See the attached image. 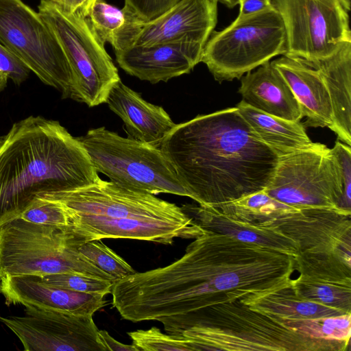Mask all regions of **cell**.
Listing matches in <instances>:
<instances>
[{
    "mask_svg": "<svg viewBox=\"0 0 351 351\" xmlns=\"http://www.w3.org/2000/svg\"><path fill=\"white\" fill-rule=\"evenodd\" d=\"M294 271L290 255L206 230L171 264L115 280L112 304L124 319L182 334L204 309L287 286Z\"/></svg>",
    "mask_w": 351,
    "mask_h": 351,
    "instance_id": "6da1fadb",
    "label": "cell"
},
{
    "mask_svg": "<svg viewBox=\"0 0 351 351\" xmlns=\"http://www.w3.org/2000/svg\"><path fill=\"white\" fill-rule=\"evenodd\" d=\"M159 147L190 198L208 206L263 191L279 159L236 107L176 124Z\"/></svg>",
    "mask_w": 351,
    "mask_h": 351,
    "instance_id": "7a4b0ae2",
    "label": "cell"
},
{
    "mask_svg": "<svg viewBox=\"0 0 351 351\" xmlns=\"http://www.w3.org/2000/svg\"><path fill=\"white\" fill-rule=\"evenodd\" d=\"M99 178L81 141L59 121L30 116L16 122L0 143V226L36 199L86 187Z\"/></svg>",
    "mask_w": 351,
    "mask_h": 351,
    "instance_id": "3957f363",
    "label": "cell"
},
{
    "mask_svg": "<svg viewBox=\"0 0 351 351\" xmlns=\"http://www.w3.org/2000/svg\"><path fill=\"white\" fill-rule=\"evenodd\" d=\"M182 335L195 351H345V341L305 337L283 319L252 309L239 300L193 315Z\"/></svg>",
    "mask_w": 351,
    "mask_h": 351,
    "instance_id": "277c9868",
    "label": "cell"
},
{
    "mask_svg": "<svg viewBox=\"0 0 351 351\" xmlns=\"http://www.w3.org/2000/svg\"><path fill=\"white\" fill-rule=\"evenodd\" d=\"M75 273L114 280L88 260L74 245L66 227L21 218L0 226V278Z\"/></svg>",
    "mask_w": 351,
    "mask_h": 351,
    "instance_id": "5b68a950",
    "label": "cell"
},
{
    "mask_svg": "<svg viewBox=\"0 0 351 351\" xmlns=\"http://www.w3.org/2000/svg\"><path fill=\"white\" fill-rule=\"evenodd\" d=\"M98 173L123 187L153 195L169 193L190 197L159 147L123 137L105 127L77 137Z\"/></svg>",
    "mask_w": 351,
    "mask_h": 351,
    "instance_id": "8992f818",
    "label": "cell"
},
{
    "mask_svg": "<svg viewBox=\"0 0 351 351\" xmlns=\"http://www.w3.org/2000/svg\"><path fill=\"white\" fill-rule=\"evenodd\" d=\"M287 53V35L281 16L271 7L237 18L221 31H213L202 53L204 62L221 82L245 73Z\"/></svg>",
    "mask_w": 351,
    "mask_h": 351,
    "instance_id": "52a82bcc",
    "label": "cell"
},
{
    "mask_svg": "<svg viewBox=\"0 0 351 351\" xmlns=\"http://www.w3.org/2000/svg\"><path fill=\"white\" fill-rule=\"evenodd\" d=\"M38 11L58 38L71 67V99L89 107L106 103L120 77L88 18L64 12L49 0H40Z\"/></svg>",
    "mask_w": 351,
    "mask_h": 351,
    "instance_id": "ba28073f",
    "label": "cell"
},
{
    "mask_svg": "<svg viewBox=\"0 0 351 351\" xmlns=\"http://www.w3.org/2000/svg\"><path fill=\"white\" fill-rule=\"evenodd\" d=\"M0 43L62 99H71L73 75L65 53L39 14L22 0H0Z\"/></svg>",
    "mask_w": 351,
    "mask_h": 351,
    "instance_id": "9c48e42d",
    "label": "cell"
},
{
    "mask_svg": "<svg viewBox=\"0 0 351 351\" xmlns=\"http://www.w3.org/2000/svg\"><path fill=\"white\" fill-rule=\"evenodd\" d=\"M287 35L285 56L326 58L351 43V0H271Z\"/></svg>",
    "mask_w": 351,
    "mask_h": 351,
    "instance_id": "30bf717a",
    "label": "cell"
},
{
    "mask_svg": "<svg viewBox=\"0 0 351 351\" xmlns=\"http://www.w3.org/2000/svg\"><path fill=\"white\" fill-rule=\"evenodd\" d=\"M329 151L325 145L315 143L311 147L279 156L272 180L263 191L274 199L299 208L344 211L339 208Z\"/></svg>",
    "mask_w": 351,
    "mask_h": 351,
    "instance_id": "8fae6325",
    "label": "cell"
},
{
    "mask_svg": "<svg viewBox=\"0 0 351 351\" xmlns=\"http://www.w3.org/2000/svg\"><path fill=\"white\" fill-rule=\"evenodd\" d=\"M21 316L0 315V322L26 351H107L93 315L25 306Z\"/></svg>",
    "mask_w": 351,
    "mask_h": 351,
    "instance_id": "7c38bea8",
    "label": "cell"
},
{
    "mask_svg": "<svg viewBox=\"0 0 351 351\" xmlns=\"http://www.w3.org/2000/svg\"><path fill=\"white\" fill-rule=\"evenodd\" d=\"M43 199L58 202L67 214L110 218H161L189 221L173 203L155 195L129 189L100 178L93 184L73 191L47 196Z\"/></svg>",
    "mask_w": 351,
    "mask_h": 351,
    "instance_id": "4fadbf2b",
    "label": "cell"
},
{
    "mask_svg": "<svg viewBox=\"0 0 351 351\" xmlns=\"http://www.w3.org/2000/svg\"><path fill=\"white\" fill-rule=\"evenodd\" d=\"M68 226L77 247L103 239H129L172 244L177 238L195 239L206 230L193 221L161 218H110L68 214Z\"/></svg>",
    "mask_w": 351,
    "mask_h": 351,
    "instance_id": "5bb4252c",
    "label": "cell"
},
{
    "mask_svg": "<svg viewBox=\"0 0 351 351\" xmlns=\"http://www.w3.org/2000/svg\"><path fill=\"white\" fill-rule=\"evenodd\" d=\"M295 258L300 275L291 280L299 296L351 313V262L338 253L300 252Z\"/></svg>",
    "mask_w": 351,
    "mask_h": 351,
    "instance_id": "9a60e30c",
    "label": "cell"
},
{
    "mask_svg": "<svg viewBox=\"0 0 351 351\" xmlns=\"http://www.w3.org/2000/svg\"><path fill=\"white\" fill-rule=\"evenodd\" d=\"M217 0H180L143 23L133 45L192 43L206 45L217 22Z\"/></svg>",
    "mask_w": 351,
    "mask_h": 351,
    "instance_id": "2e32d148",
    "label": "cell"
},
{
    "mask_svg": "<svg viewBox=\"0 0 351 351\" xmlns=\"http://www.w3.org/2000/svg\"><path fill=\"white\" fill-rule=\"evenodd\" d=\"M204 45L192 43L132 45L114 51L119 66L152 84L189 73L201 62Z\"/></svg>",
    "mask_w": 351,
    "mask_h": 351,
    "instance_id": "e0dca14e",
    "label": "cell"
},
{
    "mask_svg": "<svg viewBox=\"0 0 351 351\" xmlns=\"http://www.w3.org/2000/svg\"><path fill=\"white\" fill-rule=\"evenodd\" d=\"M5 303L31 306L75 315H93L106 304L104 295L73 291L43 282L35 275L3 277Z\"/></svg>",
    "mask_w": 351,
    "mask_h": 351,
    "instance_id": "ac0fdd59",
    "label": "cell"
},
{
    "mask_svg": "<svg viewBox=\"0 0 351 351\" xmlns=\"http://www.w3.org/2000/svg\"><path fill=\"white\" fill-rule=\"evenodd\" d=\"M289 84L303 117L304 127H328L333 123L331 101L319 70L308 60L282 56L271 62Z\"/></svg>",
    "mask_w": 351,
    "mask_h": 351,
    "instance_id": "d6986e66",
    "label": "cell"
},
{
    "mask_svg": "<svg viewBox=\"0 0 351 351\" xmlns=\"http://www.w3.org/2000/svg\"><path fill=\"white\" fill-rule=\"evenodd\" d=\"M106 103L118 115L129 137L157 147L176 124L161 106L152 104L121 80L111 88Z\"/></svg>",
    "mask_w": 351,
    "mask_h": 351,
    "instance_id": "ffe728a7",
    "label": "cell"
},
{
    "mask_svg": "<svg viewBox=\"0 0 351 351\" xmlns=\"http://www.w3.org/2000/svg\"><path fill=\"white\" fill-rule=\"evenodd\" d=\"M183 212L204 230L223 234L244 243L267 247L295 258L300 244L274 227L243 221L225 215L213 206L184 204Z\"/></svg>",
    "mask_w": 351,
    "mask_h": 351,
    "instance_id": "44dd1931",
    "label": "cell"
},
{
    "mask_svg": "<svg viewBox=\"0 0 351 351\" xmlns=\"http://www.w3.org/2000/svg\"><path fill=\"white\" fill-rule=\"evenodd\" d=\"M239 93L248 106L284 119L300 121V105L279 71L268 62L241 77Z\"/></svg>",
    "mask_w": 351,
    "mask_h": 351,
    "instance_id": "7402d4cb",
    "label": "cell"
},
{
    "mask_svg": "<svg viewBox=\"0 0 351 351\" xmlns=\"http://www.w3.org/2000/svg\"><path fill=\"white\" fill-rule=\"evenodd\" d=\"M319 70L331 101L333 123L330 128L339 140L351 145V43L333 55L310 60Z\"/></svg>",
    "mask_w": 351,
    "mask_h": 351,
    "instance_id": "603a6c76",
    "label": "cell"
},
{
    "mask_svg": "<svg viewBox=\"0 0 351 351\" xmlns=\"http://www.w3.org/2000/svg\"><path fill=\"white\" fill-rule=\"evenodd\" d=\"M236 108L255 135L279 156L311 147L315 144L311 141L305 127L300 121L268 114L242 100Z\"/></svg>",
    "mask_w": 351,
    "mask_h": 351,
    "instance_id": "cb8c5ba5",
    "label": "cell"
},
{
    "mask_svg": "<svg viewBox=\"0 0 351 351\" xmlns=\"http://www.w3.org/2000/svg\"><path fill=\"white\" fill-rule=\"evenodd\" d=\"M239 300L253 310L283 319L319 318L348 314L299 296L293 289L291 282L287 286L250 294Z\"/></svg>",
    "mask_w": 351,
    "mask_h": 351,
    "instance_id": "d4e9b609",
    "label": "cell"
},
{
    "mask_svg": "<svg viewBox=\"0 0 351 351\" xmlns=\"http://www.w3.org/2000/svg\"><path fill=\"white\" fill-rule=\"evenodd\" d=\"M86 17L100 40L109 43L114 51L133 45L143 23L104 0H96Z\"/></svg>",
    "mask_w": 351,
    "mask_h": 351,
    "instance_id": "484cf974",
    "label": "cell"
},
{
    "mask_svg": "<svg viewBox=\"0 0 351 351\" xmlns=\"http://www.w3.org/2000/svg\"><path fill=\"white\" fill-rule=\"evenodd\" d=\"M284 321L287 326L305 337L345 341L350 343L351 313Z\"/></svg>",
    "mask_w": 351,
    "mask_h": 351,
    "instance_id": "4316f807",
    "label": "cell"
},
{
    "mask_svg": "<svg viewBox=\"0 0 351 351\" xmlns=\"http://www.w3.org/2000/svg\"><path fill=\"white\" fill-rule=\"evenodd\" d=\"M78 250L93 264L110 276L114 281L136 272L128 263L101 240L86 242L78 247Z\"/></svg>",
    "mask_w": 351,
    "mask_h": 351,
    "instance_id": "83f0119b",
    "label": "cell"
},
{
    "mask_svg": "<svg viewBox=\"0 0 351 351\" xmlns=\"http://www.w3.org/2000/svg\"><path fill=\"white\" fill-rule=\"evenodd\" d=\"M332 174L339 199V208L351 213V149L339 141L330 149Z\"/></svg>",
    "mask_w": 351,
    "mask_h": 351,
    "instance_id": "f1b7e54d",
    "label": "cell"
},
{
    "mask_svg": "<svg viewBox=\"0 0 351 351\" xmlns=\"http://www.w3.org/2000/svg\"><path fill=\"white\" fill-rule=\"evenodd\" d=\"M128 335L138 351H195L182 334L163 333L156 327L132 331Z\"/></svg>",
    "mask_w": 351,
    "mask_h": 351,
    "instance_id": "f546056e",
    "label": "cell"
},
{
    "mask_svg": "<svg viewBox=\"0 0 351 351\" xmlns=\"http://www.w3.org/2000/svg\"><path fill=\"white\" fill-rule=\"evenodd\" d=\"M39 278L43 282L54 287L104 296L111 293L114 283L111 280L75 273L50 274Z\"/></svg>",
    "mask_w": 351,
    "mask_h": 351,
    "instance_id": "4dcf8cb0",
    "label": "cell"
},
{
    "mask_svg": "<svg viewBox=\"0 0 351 351\" xmlns=\"http://www.w3.org/2000/svg\"><path fill=\"white\" fill-rule=\"evenodd\" d=\"M19 217L43 225L58 227L69 226V216L64 208L58 202L50 199H36Z\"/></svg>",
    "mask_w": 351,
    "mask_h": 351,
    "instance_id": "1f68e13d",
    "label": "cell"
},
{
    "mask_svg": "<svg viewBox=\"0 0 351 351\" xmlns=\"http://www.w3.org/2000/svg\"><path fill=\"white\" fill-rule=\"evenodd\" d=\"M180 0H125L123 7L141 21L145 23L158 18Z\"/></svg>",
    "mask_w": 351,
    "mask_h": 351,
    "instance_id": "d6a6232c",
    "label": "cell"
},
{
    "mask_svg": "<svg viewBox=\"0 0 351 351\" xmlns=\"http://www.w3.org/2000/svg\"><path fill=\"white\" fill-rule=\"evenodd\" d=\"M0 72L19 86L28 78L30 70L0 43Z\"/></svg>",
    "mask_w": 351,
    "mask_h": 351,
    "instance_id": "836d02e7",
    "label": "cell"
},
{
    "mask_svg": "<svg viewBox=\"0 0 351 351\" xmlns=\"http://www.w3.org/2000/svg\"><path fill=\"white\" fill-rule=\"evenodd\" d=\"M239 5V17L253 14L273 6L271 0H237Z\"/></svg>",
    "mask_w": 351,
    "mask_h": 351,
    "instance_id": "e575fe53",
    "label": "cell"
},
{
    "mask_svg": "<svg viewBox=\"0 0 351 351\" xmlns=\"http://www.w3.org/2000/svg\"><path fill=\"white\" fill-rule=\"evenodd\" d=\"M99 335L107 351H138V348L134 345H128L121 343L112 337L108 332L105 330H99Z\"/></svg>",
    "mask_w": 351,
    "mask_h": 351,
    "instance_id": "d590c367",
    "label": "cell"
},
{
    "mask_svg": "<svg viewBox=\"0 0 351 351\" xmlns=\"http://www.w3.org/2000/svg\"><path fill=\"white\" fill-rule=\"evenodd\" d=\"M63 12L70 14L80 13L86 16V8L89 0H49Z\"/></svg>",
    "mask_w": 351,
    "mask_h": 351,
    "instance_id": "8d00e7d4",
    "label": "cell"
},
{
    "mask_svg": "<svg viewBox=\"0 0 351 351\" xmlns=\"http://www.w3.org/2000/svg\"><path fill=\"white\" fill-rule=\"evenodd\" d=\"M8 77L0 72V93L3 91L7 86ZM2 141V136H0V143Z\"/></svg>",
    "mask_w": 351,
    "mask_h": 351,
    "instance_id": "74e56055",
    "label": "cell"
},
{
    "mask_svg": "<svg viewBox=\"0 0 351 351\" xmlns=\"http://www.w3.org/2000/svg\"><path fill=\"white\" fill-rule=\"evenodd\" d=\"M218 2H221V3L226 5L227 7L230 8H234L237 4V0H217Z\"/></svg>",
    "mask_w": 351,
    "mask_h": 351,
    "instance_id": "f35d334b",
    "label": "cell"
},
{
    "mask_svg": "<svg viewBox=\"0 0 351 351\" xmlns=\"http://www.w3.org/2000/svg\"><path fill=\"white\" fill-rule=\"evenodd\" d=\"M95 1L96 0H89L88 1V4L86 5V16H88L89 11H90L91 7L93 6V3L95 2Z\"/></svg>",
    "mask_w": 351,
    "mask_h": 351,
    "instance_id": "ab89813d",
    "label": "cell"
},
{
    "mask_svg": "<svg viewBox=\"0 0 351 351\" xmlns=\"http://www.w3.org/2000/svg\"><path fill=\"white\" fill-rule=\"evenodd\" d=\"M1 292V279L0 278V293Z\"/></svg>",
    "mask_w": 351,
    "mask_h": 351,
    "instance_id": "60d3db41",
    "label": "cell"
}]
</instances>
